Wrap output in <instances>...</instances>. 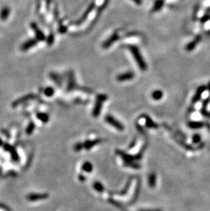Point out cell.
<instances>
[{
	"instance_id": "6da1fadb",
	"label": "cell",
	"mask_w": 210,
	"mask_h": 211,
	"mask_svg": "<svg viewBox=\"0 0 210 211\" xmlns=\"http://www.w3.org/2000/svg\"><path fill=\"white\" fill-rule=\"evenodd\" d=\"M128 48H129L130 52L132 53V55L134 56V59L136 60L137 64H138V66L140 69H141V70H143V71H145L148 67H147L146 63L143 60V58L142 57L138 48L135 46H129Z\"/></svg>"
},
{
	"instance_id": "7a4b0ae2",
	"label": "cell",
	"mask_w": 210,
	"mask_h": 211,
	"mask_svg": "<svg viewBox=\"0 0 210 211\" xmlns=\"http://www.w3.org/2000/svg\"><path fill=\"white\" fill-rule=\"evenodd\" d=\"M107 100V96L105 94H98L96 97V102L95 103L92 115L94 117H98L102 111V105L105 100Z\"/></svg>"
},
{
	"instance_id": "3957f363",
	"label": "cell",
	"mask_w": 210,
	"mask_h": 211,
	"mask_svg": "<svg viewBox=\"0 0 210 211\" xmlns=\"http://www.w3.org/2000/svg\"><path fill=\"white\" fill-rule=\"evenodd\" d=\"M104 120L105 122H106L109 125H110L111 126H113V127L115 128L116 129H117L118 131H123L124 130V126L123 125V124L121 123L117 120H116L113 116H111V115H106V116L104 117Z\"/></svg>"
},
{
	"instance_id": "277c9868",
	"label": "cell",
	"mask_w": 210,
	"mask_h": 211,
	"mask_svg": "<svg viewBox=\"0 0 210 211\" xmlns=\"http://www.w3.org/2000/svg\"><path fill=\"white\" fill-rule=\"evenodd\" d=\"M48 197V195L46 193H32L28 195L27 198L28 200L34 201L40 200H44V199L47 198Z\"/></svg>"
},
{
	"instance_id": "5b68a950",
	"label": "cell",
	"mask_w": 210,
	"mask_h": 211,
	"mask_svg": "<svg viewBox=\"0 0 210 211\" xmlns=\"http://www.w3.org/2000/svg\"><path fill=\"white\" fill-rule=\"evenodd\" d=\"M102 142V139H96L94 140H87L83 143L84 148L85 150H90L92 149L93 147H94L96 145L100 144Z\"/></svg>"
},
{
	"instance_id": "8992f818",
	"label": "cell",
	"mask_w": 210,
	"mask_h": 211,
	"mask_svg": "<svg viewBox=\"0 0 210 211\" xmlns=\"http://www.w3.org/2000/svg\"><path fill=\"white\" fill-rule=\"evenodd\" d=\"M134 77V74L132 72H125V73L120 74L117 77V79L118 81L123 82V81H126L131 80Z\"/></svg>"
},
{
	"instance_id": "52a82bcc",
	"label": "cell",
	"mask_w": 210,
	"mask_h": 211,
	"mask_svg": "<svg viewBox=\"0 0 210 211\" xmlns=\"http://www.w3.org/2000/svg\"><path fill=\"white\" fill-rule=\"evenodd\" d=\"M31 27L32 28V30L34 31V33L36 34V38L37 39H38L39 41H44L45 39V36L40 30L39 29L38 25H37L35 23H32Z\"/></svg>"
},
{
	"instance_id": "ba28073f",
	"label": "cell",
	"mask_w": 210,
	"mask_h": 211,
	"mask_svg": "<svg viewBox=\"0 0 210 211\" xmlns=\"http://www.w3.org/2000/svg\"><path fill=\"white\" fill-rule=\"evenodd\" d=\"M37 44L36 40L35 39H30L28 40L26 42H25L24 43L22 44L21 46V50L23 51H26L29 50V49L33 47Z\"/></svg>"
},
{
	"instance_id": "9c48e42d",
	"label": "cell",
	"mask_w": 210,
	"mask_h": 211,
	"mask_svg": "<svg viewBox=\"0 0 210 211\" xmlns=\"http://www.w3.org/2000/svg\"><path fill=\"white\" fill-rule=\"evenodd\" d=\"M142 117H143L145 120V125H146L147 127L149 128H158V125L151 119L150 117L147 116V115H143Z\"/></svg>"
},
{
	"instance_id": "30bf717a",
	"label": "cell",
	"mask_w": 210,
	"mask_h": 211,
	"mask_svg": "<svg viewBox=\"0 0 210 211\" xmlns=\"http://www.w3.org/2000/svg\"><path fill=\"white\" fill-rule=\"evenodd\" d=\"M156 181H157V176H156V173L151 172L149 173L148 179L149 187L151 188H154L156 185Z\"/></svg>"
},
{
	"instance_id": "8fae6325",
	"label": "cell",
	"mask_w": 210,
	"mask_h": 211,
	"mask_svg": "<svg viewBox=\"0 0 210 211\" xmlns=\"http://www.w3.org/2000/svg\"><path fill=\"white\" fill-rule=\"evenodd\" d=\"M119 38H120V36H119L117 33H115V34H114L111 38H109L108 40H107L106 42H105L103 46L105 49L109 47V46H110L114 42L117 41Z\"/></svg>"
},
{
	"instance_id": "7c38bea8",
	"label": "cell",
	"mask_w": 210,
	"mask_h": 211,
	"mask_svg": "<svg viewBox=\"0 0 210 211\" xmlns=\"http://www.w3.org/2000/svg\"><path fill=\"white\" fill-rule=\"evenodd\" d=\"M4 149L6 150V151H10V153L12 154V159L14 161H17L18 160V154L17 152H16L15 150L14 149V148L12 147L11 146L8 144H5L4 145Z\"/></svg>"
},
{
	"instance_id": "4fadbf2b",
	"label": "cell",
	"mask_w": 210,
	"mask_h": 211,
	"mask_svg": "<svg viewBox=\"0 0 210 211\" xmlns=\"http://www.w3.org/2000/svg\"><path fill=\"white\" fill-rule=\"evenodd\" d=\"M10 8L8 7H4L1 9V13H0V18L2 20H6L8 18L9 15H10Z\"/></svg>"
},
{
	"instance_id": "5bb4252c",
	"label": "cell",
	"mask_w": 210,
	"mask_h": 211,
	"mask_svg": "<svg viewBox=\"0 0 210 211\" xmlns=\"http://www.w3.org/2000/svg\"><path fill=\"white\" fill-rule=\"evenodd\" d=\"M81 168H82V170L85 172L91 173L93 171V165L91 162L85 161V163H83Z\"/></svg>"
},
{
	"instance_id": "9a60e30c",
	"label": "cell",
	"mask_w": 210,
	"mask_h": 211,
	"mask_svg": "<svg viewBox=\"0 0 210 211\" xmlns=\"http://www.w3.org/2000/svg\"><path fill=\"white\" fill-rule=\"evenodd\" d=\"M162 97H163V92L162 90H160L153 91L152 94H151V97H152L153 99L155 100H159L160 99H162Z\"/></svg>"
},
{
	"instance_id": "2e32d148",
	"label": "cell",
	"mask_w": 210,
	"mask_h": 211,
	"mask_svg": "<svg viewBox=\"0 0 210 211\" xmlns=\"http://www.w3.org/2000/svg\"><path fill=\"white\" fill-rule=\"evenodd\" d=\"M93 187L95 191L99 192V193H102L104 191V187L101 182L98 181H95L93 184Z\"/></svg>"
},
{
	"instance_id": "e0dca14e",
	"label": "cell",
	"mask_w": 210,
	"mask_h": 211,
	"mask_svg": "<svg viewBox=\"0 0 210 211\" xmlns=\"http://www.w3.org/2000/svg\"><path fill=\"white\" fill-rule=\"evenodd\" d=\"M140 190H141V183L139 182V183L137 184V187H136V189H135L134 196H133V198L131 200L132 203H134L137 200V199H138L139 196Z\"/></svg>"
},
{
	"instance_id": "ac0fdd59",
	"label": "cell",
	"mask_w": 210,
	"mask_h": 211,
	"mask_svg": "<svg viewBox=\"0 0 210 211\" xmlns=\"http://www.w3.org/2000/svg\"><path fill=\"white\" fill-rule=\"evenodd\" d=\"M200 40V36H197V38H196L195 41H192L190 44H188L187 46H186V50L187 51H191L192 49H195V46L197 45V44L199 43V41Z\"/></svg>"
},
{
	"instance_id": "d6986e66",
	"label": "cell",
	"mask_w": 210,
	"mask_h": 211,
	"mask_svg": "<svg viewBox=\"0 0 210 211\" xmlns=\"http://www.w3.org/2000/svg\"><path fill=\"white\" fill-rule=\"evenodd\" d=\"M109 202H110L111 204H113V206H115L116 208H118V209H120V210H122V211H127L126 209V208L123 207L122 204L120 203V202H118V201H117L115 200H113V199H109Z\"/></svg>"
},
{
	"instance_id": "ffe728a7",
	"label": "cell",
	"mask_w": 210,
	"mask_h": 211,
	"mask_svg": "<svg viewBox=\"0 0 210 211\" xmlns=\"http://www.w3.org/2000/svg\"><path fill=\"white\" fill-rule=\"evenodd\" d=\"M37 117H38L40 120L43 122H47L48 120H49V117H48V115L44 113H39L37 115Z\"/></svg>"
},
{
	"instance_id": "44dd1931",
	"label": "cell",
	"mask_w": 210,
	"mask_h": 211,
	"mask_svg": "<svg viewBox=\"0 0 210 211\" xmlns=\"http://www.w3.org/2000/svg\"><path fill=\"white\" fill-rule=\"evenodd\" d=\"M131 181H132V180L131 179H130L129 180V181H128L126 184V186L124 187V188L123 189V190L121 192H120L119 193V194H120V196H123V195H125V194H126V193L128 192V189H129L130 188V184H131Z\"/></svg>"
},
{
	"instance_id": "7402d4cb",
	"label": "cell",
	"mask_w": 210,
	"mask_h": 211,
	"mask_svg": "<svg viewBox=\"0 0 210 211\" xmlns=\"http://www.w3.org/2000/svg\"><path fill=\"white\" fill-rule=\"evenodd\" d=\"M162 6H163V1H162V0H158V1L156 2V4L153 8V11L159 10L160 9L162 8Z\"/></svg>"
},
{
	"instance_id": "603a6c76",
	"label": "cell",
	"mask_w": 210,
	"mask_h": 211,
	"mask_svg": "<svg viewBox=\"0 0 210 211\" xmlns=\"http://www.w3.org/2000/svg\"><path fill=\"white\" fill-rule=\"evenodd\" d=\"M54 89L52 88H50V87H48V88H46L45 90H44V94L46 96H47V97H51V96H53L54 94Z\"/></svg>"
},
{
	"instance_id": "cb8c5ba5",
	"label": "cell",
	"mask_w": 210,
	"mask_h": 211,
	"mask_svg": "<svg viewBox=\"0 0 210 211\" xmlns=\"http://www.w3.org/2000/svg\"><path fill=\"white\" fill-rule=\"evenodd\" d=\"M83 148H84L83 143H81V142L76 143L74 146V150L76 152H80L81 151H82Z\"/></svg>"
},
{
	"instance_id": "d4e9b609",
	"label": "cell",
	"mask_w": 210,
	"mask_h": 211,
	"mask_svg": "<svg viewBox=\"0 0 210 211\" xmlns=\"http://www.w3.org/2000/svg\"><path fill=\"white\" fill-rule=\"evenodd\" d=\"M34 97V95H32V94H30V95H27L26 96V97H25L24 98H21V99L19 100H18L17 102H16V104H17V103L18 102H20L19 103H23V101H25V100H29V99H31V98H32ZM18 103V104H19Z\"/></svg>"
},
{
	"instance_id": "484cf974",
	"label": "cell",
	"mask_w": 210,
	"mask_h": 211,
	"mask_svg": "<svg viewBox=\"0 0 210 211\" xmlns=\"http://www.w3.org/2000/svg\"><path fill=\"white\" fill-rule=\"evenodd\" d=\"M34 128H35L34 124L33 122H32L29 126H28V127L27 128V133H28V134H30V133H32V132H33Z\"/></svg>"
},
{
	"instance_id": "4316f807",
	"label": "cell",
	"mask_w": 210,
	"mask_h": 211,
	"mask_svg": "<svg viewBox=\"0 0 210 211\" xmlns=\"http://www.w3.org/2000/svg\"><path fill=\"white\" fill-rule=\"evenodd\" d=\"M136 144H137V139H134V140H132V142L130 144L129 148H128L131 149V148H134L135 145H136Z\"/></svg>"
},
{
	"instance_id": "83f0119b",
	"label": "cell",
	"mask_w": 210,
	"mask_h": 211,
	"mask_svg": "<svg viewBox=\"0 0 210 211\" xmlns=\"http://www.w3.org/2000/svg\"><path fill=\"white\" fill-rule=\"evenodd\" d=\"M79 179L81 180V181H85L86 180V177L84 176L83 174H80V175H79Z\"/></svg>"
},
{
	"instance_id": "f1b7e54d",
	"label": "cell",
	"mask_w": 210,
	"mask_h": 211,
	"mask_svg": "<svg viewBox=\"0 0 210 211\" xmlns=\"http://www.w3.org/2000/svg\"><path fill=\"white\" fill-rule=\"evenodd\" d=\"M132 1H134L135 4H137V5H141V4H142L141 0H132Z\"/></svg>"
},
{
	"instance_id": "f546056e",
	"label": "cell",
	"mask_w": 210,
	"mask_h": 211,
	"mask_svg": "<svg viewBox=\"0 0 210 211\" xmlns=\"http://www.w3.org/2000/svg\"><path fill=\"white\" fill-rule=\"evenodd\" d=\"M139 211H161L160 210H141Z\"/></svg>"
},
{
	"instance_id": "4dcf8cb0",
	"label": "cell",
	"mask_w": 210,
	"mask_h": 211,
	"mask_svg": "<svg viewBox=\"0 0 210 211\" xmlns=\"http://www.w3.org/2000/svg\"><path fill=\"white\" fill-rule=\"evenodd\" d=\"M2 144H3V142H2V140L0 139V146H1Z\"/></svg>"
}]
</instances>
